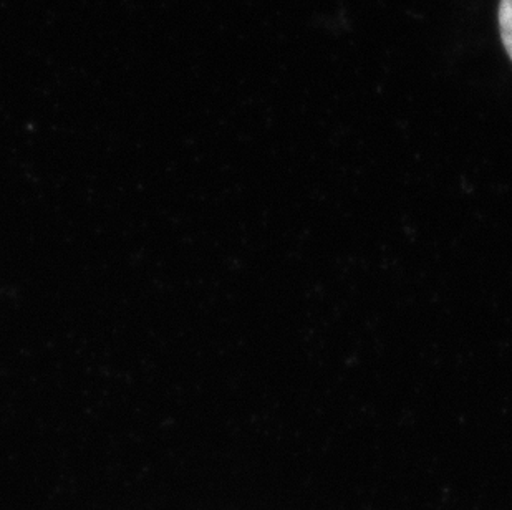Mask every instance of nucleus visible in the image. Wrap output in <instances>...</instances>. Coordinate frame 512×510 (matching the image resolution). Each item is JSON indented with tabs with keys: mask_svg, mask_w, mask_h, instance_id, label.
Returning a JSON list of instances; mask_svg holds the SVG:
<instances>
[{
	"mask_svg": "<svg viewBox=\"0 0 512 510\" xmlns=\"http://www.w3.org/2000/svg\"><path fill=\"white\" fill-rule=\"evenodd\" d=\"M499 27L504 47L512 60V0H501L499 5Z\"/></svg>",
	"mask_w": 512,
	"mask_h": 510,
	"instance_id": "nucleus-1",
	"label": "nucleus"
}]
</instances>
